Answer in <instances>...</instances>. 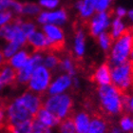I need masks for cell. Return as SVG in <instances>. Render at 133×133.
<instances>
[{
	"instance_id": "obj_1",
	"label": "cell",
	"mask_w": 133,
	"mask_h": 133,
	"mask_svg": "<svg viewBox=\"0 0 133 133\" xmlns=\"http://www.w3.org/2000/svg\"><path fill=\"white\" fill-rule=\"evenodd\" d=\"M98 97L100 108L104 115L116 116L125 110L124 94L118 90L113 85L98 87Z\"/></svg>"
},
{
	"instance_id": "obj_2",
	"label": "cell",
	"mask_w": 133,
	"mask_h": 133,
	"mask_svg": "<svg viewBox=\"0 0 133 133\" xmlns=\"http://www.w3.org/2000/svg\"><path fill=\"white\" fill-rule=\"evenodd\" d=\"M133 50V30H125V32L116 39L111 47L108 55V63L110 66H118L129 61L131 51Z\"/></svg>"
},
{
	"instance_id": "obj_3",
	"label": "cell",
	"mask_w": 133,
	"mask_h": 133,
	"mask_svg": "<svg viewBox=\"0 0 133 133\" xmlns=\"http://www.w3.org/2000/svg\"><path fill=\"white\" fill-rule=\"evenodd\" d=\"M111 85L123 94L133 89V66L130 61L111 68Z\"/></svg>"
},
{
	"instance_id": "obj_4",
	"label": "cell",
	"mask_w": 133,
	"mask_h": 133,
	"mask_svg": "<svg viewBox=\"0 0 133 133\" xmlns=\"http://www.w3.org/2000/svg\"><path fill=\"white\" fill-rule=\"evenodd\" d=\"M73 101L69 95H52L44 103V108L63 121L72 114Z\"/></svg>"
},
{
	"instance_id": "obj_5",
	"label": "cell",
	"mask_w": 133,
	"mask_h": 133,
	"mask_svg": "<svg viewBox=\"0 0 133 133\" xmlns=\"http://www.w3.org/2000/svg\"><path fill=\"white\" fill-rule=\"evenodd\" d=\"M31 119H33L32 115L18 99H15L9 104L6 111V125H17Z\"/></svg>"
},
{
	"instance_id": "obj_6",
	"label": "cell",
	"mask_w": 133,
	"mask_h": 133,
	"mask_svg": "<svg viewBox=\"0 0 133 133\" xmlns=\"http://www.w3.org/2000/svg\"><path fill=\"white\" fill-rule=\"evenodd\" d=\"M50 79H51V74L50 70L45 66H39L31 75L29 89L31 91L44 95L45 90L48 89L50 83Z\"/></svg>"
},
{
	"instance_id": "obj_7",
	"label": "cell",
	"mask_w": 133,
	"mask_h": 133,
	"mask_svg": "<svg viewBox=\"0 0 133 133\" xmlns=\"http://www.w3.org/2000/svg\"><path fill=\"white\" fill-rule=\"evenodd\" d=\"M112 11L109 12H99L95 15L91 20H83L82 19V24L88 25L89 27V34L92 37H98L102 32L105 31V30L109 25V19Z\"/></svg>"
},
{
	"instance_id": "obj_8",
	"label": "cell",
	"mask_w": 133,
	"mask_h": 133,
	"mask_svg": "<svg viewBox=\"0 0 133 133\" xmlns=\"http://www.w3.org/2000/svg\"><path fill=\"white\" fill-rule=\"evenodd\" d=\"M44 95L38 94L33 91H26L22 96H20L17 99L19 100L20 103L25 107L30 113L32 115L33 119L35 118L36 114L38 113V111L43 108V101H42V97Z\"/></svg>"
},
{
	"instance_id": "obj_9",
	"label": "cell",
	"mask_w": 133,
	"mask_h": 133,
	"mask_svg": "<svg viewBox=\"0 0 133 133\" xmlns=\"http://www.w3.org/2000/svg\"><path fill=\"white\" fill-rule=\"evenodd\" d=\"M25 48H31L33 53H45L48 50V41L47 35L43 34L42 32L34 31L30 36H28L27 42H26Z\"/></svg>"
},
{
	"instance_id": "obj_10",
	"label": "cell",
	"mask_w": 133,
	"mask_h": 133,
	"mask_svg": "<svg viewBox=\"0 0 133 133\" xmlns=\"http://www.w3.org/2000/svg\"><path fill=\"white\" fill-rule=\"evenodd\" d=\"M44 31L46 35L50 38V47L52 49L59 50L65 47L66 42H65L64 32L60 28L54 25H46L44 27Z\"/></svg>"
},
{
	"instance_id": "obj_11",
	"label": "cell",
	"mask_w": 133,
	"mask_h": 133,
	"mask_svg": "<svg viewBox=\"0 0 133 133\" xmlns=\"http://www.w3.org/2000/svg\"><path fill=\"white\" fill-rule=\"evenodd\" d=\"M90 81L99 86H105L111 84V68L108 62L98 68L90 76Z\"/></svg>"
},
{
	"instance_id": "obj_12",
	"label": "cell",
	"mask_w": 133,
	"mask_h": 133,
	"mask_svg": "<svg viewBox=\"0 0 133 133\" xmlns=\"http://www.w3.org/2000/svg\"><path fill=\"white\" fill-rule=\"evenodd\" d=\"M108 123L105 119V115L98 111H92V118L88 133H108Z\"/></svg>"
},
{
	"instance_id": "obj_13",
	"label": "cell",
	"mask_w": 133,
	"mask_h": 133,
	"mask_svg": "<svg viewBox=\"0 0 133 133\" xmlns=\"http://www.w3.org/2000/svg\"><path fill=\"white\" fill-rule=\"evenodd\" d=\"M75 128L77 133H88L90 125V117L86 111H80L76 114L72 113Z\"/></svg>"
},
{
	"instance_id": "obj_14",
	"label": "cell",
	"mask_w": 133,
	"mask_h": 133,
	"mask_svg": "<svg viewBox=\"0 0 133 133\" xmlns=\"http://www.w3.org/2000/svg\"><path fill=\"white\" fill-rule=\"evenodd\" d=\"M34 119H36L38 122H40L42 125H44L47 128L55 127L56 125H60V123H61V120L59 119L58 117H56L54 114L50 113L44 107L41 108V109L38 111V113L36 114Z\"/></svg>"
},
{
	"instance_id": "obj_15",
	"label": "cell",
	"mask_w": 133,
	"mask_h": 133,
	"mask_svg": "<svg viewBox=\"0 0 133 133\" xmlns=\"http://www.w3.org/2000/svg\"><path fill=\"white\" fill-rule=\"evenodd\" d=\"M98 0H79L76 3V7L80 11V15L83 20L89 19L95 11V7Z\"/></svg>"
},
{
	"instance_id": "obj_16",
	"label": "cell",
	"mask_w": 133,
	"mask_h": 133,
	"mask_svg": "<svg viewBox=\"0 0 133 133\" xmlns=\"http://www.w3.org/2000/svg\"><path fill=\"white\" fill-rule=\"evenodd\" d=\"M71 85V80H70V76L68 74L63 75L61 77H59L56 81H54L51 85H50L49 92L52 95H57L61 93L69 88Z\"/></svg>"
},
{
	"instance_id": "obj_17",
	"label": "cell",
	"mask_w": 133,
	"mask_h": 133,
	"mask_svg": "<svg viewBox=\"0 0 133 133\" xmlns=\"http://www.w3.org/2000/svg\"><path fill=\"white\" fill-rule=\"evenodd\" d=\"M31 58V57L30 53L25 51V50H21L19 52H17L16 54H14V56H11L10 59H7V63L14 69H20L28 63V61Z\"/></svg>"
},
{
	"instance_id": "obj_18",
	"label": "cell",
	"mask_w": 133,
	"mask_h": 133,
	"mask_svg": "<svg viewBox=\"0 0 133 133\" xmlns=\"http://www.w3.org/2000/svg\"><path fill=\"white\" fill-rule=\"evenodd\" d=\"M75 31V52L78 57H81L85 51V35L82 31V28L79 27V22L76 21L73 25Z\"/></svg>"
},
{
	"instance_id": "obj_19",
	"label": "cell",
	"mask_w": 133,
	"mask_h": 133,
	"mask_svg": "<svg viewBox=\"0 0 133 133\" xmlns=\"http://www.w3.org/2000/svg\"><path fill=\"white\" fill-rule=\"evenodd\" d=\"M32 125L33 119H31L17 125H8L6 128L11 133H32Z\"/></svg>"
},
{
	"instance_id": "obj_20",
	"label": "cell",
	"mask_w": 133,
	"mask_h": 133,
	"mask_svg": "<svg viewBox=\"0 0 133 133\" xmlns=\"http://www.w3.org/2000/svg\"><path fill=\"white\" fill-rule=\"evenodd\" d=\"M127 30L125 27V24L123 23L122 19L119 18V17H116L115 19L113 20L112 22V25H111V36L113 37L114 41L118 39L120 36L122 35L123 33L125 32V31Z\"/></svg>"
},
{
	"instance_id": "obj_21",
	"label": "cell",
	"mask_w": 133,
	"mask_h": 133,
	"mask_svg": "<svg viewBox=\"0 0 133 133\" xmlns=\"http://www.w3.org/2000/svg\"><path fill=\"white\" fill-rule=\"evenodd\" d=\"M43 63L48 69H54L56 66H60L61 56L52 52H46V58L44 59Z\"/></svg>"
},
{
	"instance_id": "obj_22",
	"label": "cell",
	"mask_w": 133,
	"mask_h": 133,
	"mask_svg": "<svg viewBox=\"0 0 133 133\" xmlns=\"http://www.w3.org/2000/svg\"><path fill=\"white\" fill-rule=\"evenodd\" d=\"M98 42H99L100 46L104 50H108L112 47V45H113V42H114V39L113 37L111 36L110 32H102L98 36Z\"/></svg>"
},
{
	"instance_id": "obj_23",
	"label": "cell",
	"mask_w": 133,
	"mask_h": 133,
	"mask_svg": "<svg viewBox=\"0 0 133 133\" xmlns=\"http://www.w3.org/2000/svg\"><path fill=\"white\" fill-rule=\"evenodd\" d=\"M60 133H77L72 114L60 123Z\"/></svg>"
},
{
	"instance_id": "obj_24",
	"label": "cell",
	"mask_w": 133,
	"mask_h": 133,
	"mask_svg": "<svg viewBox=\"0 0 133 133\" xmlns=\"http://www.w3.org/2000/svg\"><path fill=\"white\" fill-rule=\"evenodd\" d=\"M66 12L65 10H61L56 12H48L47 23H64L66 20Z\"/></svg>"
},
{
	"instance_id": "obj_25",
	"label": "cell",
	"mask_w": 133,
	"mask_h": 133,
	"mask_svg": "<svg viewBox=\"0 0 133 133\" xmlns=\"http://www.w3.org/2000/svg\"><path fill=\"white\" fill-rule=\"evenodd\" d=\"M119 125V128L124 133H130L133 125V118L128 113L123 115L122 118L120 119Z\"/></svg>"
},
{
	"instance_id": "obj_26",
	"label": "cell",
	"mask_w": 133,
	"mask_h": 133,
	"mask_svg": "<svg viewBox=\"0 0 133 133\" xmlns=\"http://www.w3.org/2000/svg\"><path fill=\"white\" fill-rule=\"evenodd\" d=\"M41 11V8L34 3H25L23 4V12L25 14H37Z\"/></svg>"
},
{
	"instance_id": "obj_27",
	"label": "cell",
	"mask_w": 133,
	"mask_h": 133,
	"mask_svg": "<svg viewBox=\"0 0 133 133\" xmlns=\"http://www.w3.org/2000/svg\"><path fill=\"white\" fill-rule=\"evenodd\" d=\"M124 105L128 114L133 113V89L128 94H124Z\"/></svg>"
},
{
	"instance_id": "obj_28",
	"label": "cell",
	"mask_w": 133,
	"mask_h": 133,
	"mask_svg": "<svg viewBox=\"0 0 133 133\" xmlns=\"http://www.w3.org/2000/svg\"><path fill=\"white\" fill-rule=\"evenodd\" d=\"M20 47H21V46H19V45L16 44V43H14V42L10 43V45H9L8 47L4 50V51H3V54L5 56V58L10 59L11 56H14V52H16L17 50H18Z\"/></svg>"
},
{
	"instance_id": "obj_29",
	"label": "cell",
	"mask_w": 133,
	"mask_h": 133,
	"mask_svg": "<svg viewBox=\"0 0 133 133\" xmlns=\"http://www.w3.org/2000/svg\"><path fill=\"white\" fill-rule=\"evenodd\" d=\"M20 29H21V31H22L23 32L25 33V35L27 36V38H28V36H30L31 33L35 31H34V30H35V26H34V24L30 22V21H26V22L23 21V23L20 25Z\"/></svg>"
},
{
	"instance_id": "obj_30",
	"label": "cell",
	"mask_w": 133,
	"mask_h": 133,
	"mask_svg": "<svg viewBox=\"0 0 133 133\" xmlns=\"http://www.w3.org/2000/svg\"><path fill=\"white\" fill-rule=\"evenodd\" d=\"M112 0H98L96 7H95V11L99 12H105L107 11L109 6H110Z\"/></svg>"
},
{
	"instance_id": "obj_31",
	"label": "cell",
	"mask_w": 133,
	"mask_h": 133,
	"mask_svg": "<svg viewBox=\"0 0 133 133\" xmlns=\"http://www.w3.org/2000/svg\"><path fill=\"white\" fill-rule=\"evenodd\" d=\"M59 0H40V4L47 8H55L58 5Z\"/></svg>"
},
{
	"instance_id": "obj_32",
	"label": "cell",
	"mask_w": 133,
	"mask_h": 133,
	"mask_svg": "<svg viewBox=\"0 0 133 133\" xmlns=\"http://www.w3.org/2000/svg\"><path fill=\"white\" fill-rule=\"evenodd\" d=\"M11 18L12 17L10 11H4L2 14H0V25H4L6 23H8Z\"/></svg>"
},
{
	"instance_id": "obj_33",
	"label": "cell",
	"mask_w": 133,
	"mask_h": 133,
	"mask_svg": "<svg viewBox=\"0 0 133 133\" xmlns=\"http://www.w3.org/2000/svg\"><path fill=\"white\" fill-rule=\"evenodd\" d=\"M115 12H116L117 17H119V18H123V17H125V15H128V11H127V10L122 8V7H119V8L116 10Z\"/></svg>"
},
{
	"instance_id": "obj_34",
	"label": "cell",
	"mask_w": 133,
	"mask_h": 133,
	"mask_svg": "<svg viewBox=\"0 0 133 133\" xmlns=\"http://www.w3.org/2000/svg\"><path fill=\"white\" fill-rule=\"evenodd\" d=\"M12 2H14V0H0V5L2 9H6L11 7Z\"/></svg>"
},
{
	"instance_id": "obj_35",
	"label": "cell",
	"mask_w": 133,
	"mask_h": 133,
	"mask_svg": "<svg viewBox=\"0 0 133 133\" xmlns=\"http://www.w3.org/2000/svg\"><path fill=\"white\" fill-rule=\"evenodd\" d=\"M108 133H123V131L121 130V128H118V127H115V125H110L109 128H108Z\"/></svg>"
},
{
	"instance_id": "obj_36",
	"label": "cell",
	"mask_w": 133,
	"mask_h": 133,
	"mask_svg": "<svg viewBox=\"0 0 133 133\" xmlns=\"http://www.w3.org/2000/svg\"><path fill=\"white\" fill-rule=\"evenodd\" d=\"M47 14L48 12H43L40 14V16L38 17V21L40 23H47Z\"/></svg>"
},
{
	"instance_id": "obj_37",
	"label": "cell",
	"mask_w": 133,
	"mask_h": 133,
	"mask_svg": "<svg viewBox=\"0 0 133 133\" xmlns=\"http://www.w3.org/2000/svg\"><path fill=\"white\" fill-rule=\"evenodd\" d=\"M6 62V58L5 56H4V54H3L2 51H0V66H2L4 63Z\"/></svg>"
},
{
	"instance_id": "obj_38",
	"label": "cell",
	"mask_w": 133,
	"mask_h": 133,
	"mask_svg": "<svg viewBox=\"0 0 133 133\" xmlns=\"http://www.w3.org/2000/svg\"><path fill=\"white\" fill-rule=\"evenodd\" d=\"M128 16L129 18V20L133 23V10H130L129 11H128Z\"/></svg>"
},
{
	"instance_id": "obj_39",
	"label": "cell",
	"mask_w": 133,
	"mask_h": 133,
	"mask_svg": "<svg viewBox=\"0 0 133 133\" xmlns=\"http://www.w3.org/2000/svg\"><path fill=\"white\" fill-rule=\"evenodd\" d=\"M130 133H133V125H132V129H131V131H130Z\"/></svg>"
},
{
	"instance_id": "obj_40",
	"label": "cell",
	"mask_w": 133,
	"mask_h": 133,
	"mask_svg": "<svg viewBox=\"0 0 133 133\" xmlns=\"http://www.w3.org/2000/svg\"><path fill=\"white\" fill-rule=\"evenodd\" d=\"M1 9H2V8H1V5H0V10H1Z\"/></svg>"
}]
</instances>
